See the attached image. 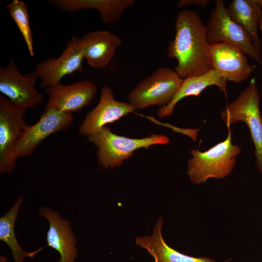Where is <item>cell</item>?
Wrapping results in <instances>:
<instances>
[{
  "label": "cell",
  "mask_w": 262,
  "mask_h": 262,
  "mask_svg": "<svg viewBox=\"0 0 262 262\" xmlns=\"http://www.w3.org/2000/svg\"><path fill=\"white\" fill-rule=\"evenodd\" d=\"M175 37L168 44V55L178 61L175 71L182 79L204 74L212 69L206 25L195 10L179 12Z\"/></svg>",
  "instance_id": "cell-1"
},
{
  "label": "cell",
  "mask_w": 262,
  "mask_h": 262,
  "mask_svg": "<svg viewBox=\"0 0 262 262\" xmlns=\"http://www.w3.org/2000/svg\"><path fill=\"white\" fill-rule=\"evenodd\" d=\"M79 37L72 36L66 47L57 58L50 57L35 66L34 70L28 74L40 81V86L45 89L61 82L67 75L83 70L84 55L78 46Z\"/></svg>",
  "instance_id": "cell-9"
},
{
  "label": "cell",
  "mask_w": 262,
  "mask_h": 262,
  "mask_svg": "<svg viewBox=\"0 0 262 262\" xmlns=\"http://www.w3.org/2000/svg\"><path fill=\"white\" fill-rule=\"evenodd\" d=\"M206 35L210 45L224 42L233 46L257 62L262 57L246 33L229 16L224 1L217 0L206 25Z\"/></svg>",
  "instance_id": "cell-6"
},
{
  "label": "cell",
  "mask_w": 262,
  "mask_h": 262,
  "mask_svg": "<svg viewBox=\"0 0 262 262\" xmlns=\"http://www.w3.org/2000/svg\"><path fill=\"white\" fill-rule=\"evenodd\" d=\"M88 141L98 148V163L104 169L120 166L139 148L147 149L152 145H165L170 141L169 138L163 134H152L141 139L120 136L113 133L107 126L95 134L88 136Z\"/></svg>",
  "instance_id": "cell-3"
},
{
  "label": "cell",
  "mask_w": 262,
  "mask_h": 262,
  "mask_svg": "<svg viewBox=\"0 0 262 262\" xmlns=\"http://www.w3.org/2000/svg\"><path fill=\"white\" fill-rule=\"evenodd\" d=\"M134 0H49L48 2L66 12L97 9L105 24L117 22L125 11L134 4Z\"/></svg>",
  "instance_id": "cell-16"
},
{
  "label": "cell",
  "mask_w": 262,
  "mask_h": 262,
  "mask_svg": "<svg viewBox=\"0 0 262 262\" xmlns=\"http://www.w3.org/2000/svg\"><path fill=\"white\" fill-rule=\"evenodd\" d=\"M23 201V197L19 196L11 209L0 217V240L5 243L10 249L13 262H24L25 258H33L42 249V248H39L33 251H26L16 239L15 223Z\"/></svg>",
  "instance_id": "cell-20"
},
{
  "label": "cell",
  "mask_w": 262,
  "mask_h": 262,
  "mask_svg": "<svg viewBox=\"0 0 262 262\" xmlns=\"http://www.w3.org/2000/svg\"><path fill=\"white\" fill-rule=\"evenodd\" d=\"M245 54L238 48L226 43L210 45L212 69L218 71L226 81L236 83L248 78L253 71Z\"/></svg>",
  "instance_id": "cell-14"
},
{
  "label": "cell",
  "mask_w": 262,
  "mask_h": 262,
  "mask_svg": "<svg viewBox=\"0 0 262 262\" xmlns=\"http://www.w3.org/2000/svg\"><path fill=\"white\" fill-rule=\"evenodd\" d=\"M121 43L119 37L107 31L88 33L78 42L88 65L100 68L108 66Z\"/></svg>",
  "instance_id": "cell-15"
},
{
  "label": "cell",
  "mask_w": 262,
  "mask_h": 262,
  "mask_svg": "<svg viewBox=\"0 0 262 262\" xmlns=\"http://www.w3.org/2000/svg\"><path fill=\"white\" fill-rule=\"evenodd\" d=\"M48 100L44 109L52 108L72 114L88 106L97 93V87L91 81L84 80L68 85L61 82L45 89Z\"/></svg>",
  "instance_id": "cell-11"
},
{
  "label": "cell",
  "mask_w": 262,
  "mask_h": 262,
  "mask_svg": "<svg viewBox=\"0 0 262 262\" xmlns=\"http://www.w3.org/2000/svg\"><path fill=\"white\" fill-rule=\"evenodd\" d=\"M74 120L72 114L50 108L44 109L40 118L22 132L14 147L16 160L31 156L50 135L69 128Z\"/></svg>",
  "instance_id": "cell-8"
},
{
  "label": "cell",
  "mask_w": 262,
  "mask_h": 262,
  "mask_svg": "<svg viewBox=\"0 0 262 262\" xmlns=\"http://www.w3.org/2000/svg\"><path fill=\"white\" fill-rule=\"evenodd\" d=\"M260 98L256 81L253 78L247 87L221 111V118L228 127L239 121L247 125L255 147L256 166L262 174V116L260 109Z\"/></svg>",
  "instance_id": "cell-4"
},
{
  "label": "cell",
  "mask_w": 262,
  "mask_h": 262,
  "mask_svg": "<svg viewBox=\"0 0 262 262\" xmlns=\"http://www.w3.org/2000/svg\"><path fill=\"white\" fill-rule=\"evenodd\" d=\"M259 28H260L261 31H262V20L260 22ZM261 89H262V85Z\"/></svg>",
  "instance_id": "cell-25"
},
{
  "label": "cell",
  "mask_w": 262,
  "mask_h": 262,
  "mask_svg": "<svg viewBox=\"0 0 262 262\" xmlns=\"http://www.w3.org/2000/svg\"><path fill=\"white\" fill-rule=\"evenodd\" d=\"M163 219L160 218L151 236L138 237L136 244L146 249L153 257L154 262H215L206 257H194L184 254L170 247L165 242L162 234Z\"/></svg>",
  "instance_id": "cell-17"
},
{
  "label": "cell",
  "mask_w": 262,
  "mask_h": 262,
  "mask_svg": "<svg viewBox=\"0 0 262 262\" xmlns=\"http://www.w3.org/2000/svg\"><path fill=\"white\" fill-rule=\"evenodd\" d=\"M227 12L230 18L246 33L253 45L261 51L258 28L262 20V9L255 0H233Z\"/></svg>",
  "instance_id": "cell-19"
},
{
  "label": "cell",
  "mask_w": 262,
  "mask_h": 262,
  "mask_svg": "<svg viewBox=\"0 0 262 262\" xmlns=\"http://www.w3.org/2000/svg\"><path fill=\"white\" fill-rule=\"evenodd\" d=\"M210 2V1L209 0H180L177 1V5L180 8L190 5H196L199 6L205 7Z\"/></svg>",
  "instance_id": "cell-22"
},
{
  "label": "cell",
  "mask_w": 262,
  "mask_h": 262,
  "mask_svg": "<svg viewBox=\"0 0 262 262\" xmlns=\"http://www.w3.org/2000/svg\"><path fill=\"white\" fill-rule=\"evenodd\" d=\"M38 213L49 222L47 245L59 253L58 262H76L78 255L77 238L69 221L48 207H41Z\"/></svg>",
  "instance_id": "cell-13"
},
{
  "label": "cell",
  "mask_w": 262,
  "mask_h": 262,
  "mask_svg": "<svg viewBox=\"0 0 262 262\" xmlns=\"http://www.w3.org/2000/svg\"><path fill=\"white\" fill-rule=\"evenodd\" d=\"M25 110L13 105L0 96V173L9 174L16 167L14 147L28 127L24 115Z\"/></svg>",
  "instance_id": "cell-7"
},
{
  "label": "cell",
  "mask_w": 262,
  "mask_h": 262,
  "mask_svg": "<svg viewBox=\"0 0 262 262\" xmlns=\"http://www.w3.org/2000/svg\"><path fill=\"white\" fill-rule=\"evenodd\" d=\"M255 1L262 9V0H255Z\"/></svg>",
  "instance_id": "cell-24"
},
{
  "label": "cell",
  "mask_w": 262,
  "mask_h": 262,
  "mask_svg": "<svg viewBox=\"0 0 262 262\" xmlns=\"http://www.w3.org/2000/svg\"><path fill=\"white\" fill-rule=\"evenodd\" d=\"M241 148L231 141L229 131L226 139L205 151L193 149L187 162V174L194 184L206 182L210 178L223 179L233 170Z\"/></svg>",
  "instance_id": "cell-2"
},
{
  "label": "cell",
  "mask_w": 262,
  "mask_h": 262,
  "mask_svg": "<svg viewBox=\"0 0 262 262\" xmlns=\"http://www.w3.org/2000/svg\"><path fill=\"white\" fill-rule=\"evenodd\" d=\"M0 262H8V260L6 257L1 256L0 257Z\"/></svg>",
  "instance_id": "cell-23"
},
{
  "label": "cell",
  "mask_w": 262,
  "mask_h": 262,
  "mask_svg": "<svg viewBox=\"0 0 262 262\" xmlns=\"http://www.w3.org/2000/svg\"><path fill=\"white\" fill-rule=\"evenodd\" d=\"M100 91L98 104L86 115L80 127L79 132L84 136L95 134L107 124L136 110L129 103L115 100L111 87L103 86Z\"/></svg>",
  "instance_id": "cell-12"
},
{
  "label": "cell",
  "mask_w": 262,
  "mask_h": 262,
  "mask_svg": "<svg viewBox=\"0 0 262 262\" xmlns=\"http://www.w3.org/2000/svg\"><path fill=\"white\" fill-rule=\"evenodd\" d=\"M183 80L175 70L167 67H160L142 80L130 92L129 103L136 109L152 105L165 106L171 101Z\"/></svg>",
  "instance_id": "cell-5"
},
{
  "label": "cell",
  "mask_w": 262,
  "mask_h": 262,
  "mask_svg": "<svg viewBox=\"0 0 262 262\" xmlns=\"http://www.w3.org/2000/svg\"><path fill=\"white\" fill-rule=\"evenodd\" d=\"M9 15L18 28L31 56L34 55L29 15L26 4L20 0H13L6 6Z\"/></svg>",
  "instance_id": "cell-21"
},
{
  "label": "cell",
  "mask_w": 262,
  "mask_h": 262,
  "mask_svg": "<svg viewBox=\"0 0 262 262\" xmlns=\"http://www.w3.org/2000/svg\"><path fill=\"white\" fill-rule=\"evenodd\" d=\"M37 78L21 74L13 57L0 66V92L15 106L26 110L41 103L44 96L35 88Z\"/></svg>",
  "instance_id": "cell-10"
},
{
  "label": "cell",
  "mask_w": 262,
  "mask_h": 262,
  "mask_svg": "<svg viewBox=\"0 0 262 262\" xmlns=\"http://www.w3.org/2000/svg\"><path fill=\"white\" fill-rule=\"evenodd\" d=\"M226 80L216 70L212 69L208 72L196 76L189 77L183 82L177 93L167 105L162 106L158 111L160 118L172 115L176 104L183 98L189 96H198L210 86H217L221 92H225Z\"/></svg>",
  "instance_id": "cell-18"
}]
</instances>
